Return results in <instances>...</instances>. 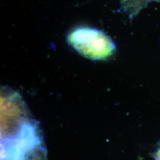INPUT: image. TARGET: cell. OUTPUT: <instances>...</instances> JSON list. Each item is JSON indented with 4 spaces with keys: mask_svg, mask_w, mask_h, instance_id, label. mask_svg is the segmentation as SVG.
<instances>
[{
    "mask_svg": "<svg viewBox=\"0 0 160 160\" xmlns=\"http://www.w3.org/2000/svg\"><path fill=\"white\" fill-rule=\"evenodd\" d=\"M67 39L76 51L92 60H106L116 51V45L111 37L98 29L78 27L71 30Z\"/></svg>",
    "mask_w": 160,
    "mask_h": 160,
    "instance_id": "obj_1",
    "label": "cell"
},
{
    "mask_svg": "<svg viewBox=\"0 0 160 160\" xmlns=\"http://www.w3.org/2000/svg\"><path fill=\"white\" fill-rule=\"evenodd\" d=\"M160 0H120L121 7L129 18L135 17L149 3Z\"/></svg>",
    "mask_w": 160,
    "mask_h": 160,
    "instance_id": "obj_3",
    "label": "cell"
},
{
    "mask_svg": "<svg viewBox=\"0 0 160 160\" xmlns=\"http://www.w3.org/2000/svg\"><path fill=\"white\" fill-rule=\"evenodd\" d=\"M1 142V160H25L42 143L36 123L28 121Z\"/></svg>",
    "mask_w": 160,
    "mask_h": 160,
    "instance_id": "obj_2",
    "label": "cell"
}]
</instances>
